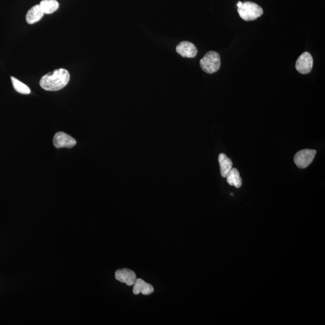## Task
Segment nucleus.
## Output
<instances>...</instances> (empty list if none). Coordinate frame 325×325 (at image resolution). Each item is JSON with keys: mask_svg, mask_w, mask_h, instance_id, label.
<instances>
[{"mask_svg": "<svg viewBox=\"0 0 325 325\" xmlns=\"http://www.w3.org/2000/svg\"><path fill=\"white\" fill-rule=\"evenodd\" d=\"M316 153L314 149H304L297 152L294 158L295 164L300 169L306 168L314 161Z\"/></svg>", "mask_w": 325, "mask_h": 325, "instance_id": "4", "label": "nucleus"}, {"mask_svg": "<svg viewBox=\"0 0 325 325\" xmlns=\"http://www.w3.org/2000/svg\"><path fill=\"white\" fill-rule=\"evenodd\" d=\"M11 81L12 84L14 87L15 90L18 93L24 95L31 94V91L28 86L20 81L14 77H11Z\"/></svg>", "mask_w": 325, "mask_h": 325, "instance_id": "14", "label": "nucleus"}, {"mask_svg": "<svg viewBox=\"0 0 325 325\" xmlns=\"http://www.w3.org/2000/svg\"><path fill=\"white\" fill-rule=\"evenodd\" d=\"M221 57L218 52L211 51L207 52L200 61V66L207 74H214L221 67Z\"/></svg>", "mask_w": 325, "mask_h": 325, "instance_id": "3", "label": "nucleus"}, {"mask_svg": "<svg viewBox=\"0 0 325 325\" xmlns=\"http://www.w3.org/2000/svg\"><path fill=\"white\" fill-rule=\"evenodd\" d=\"M115 277L117 281L126 284L129 286H133L137 279L135 272L129 269L117 270L115 273Z\"/></svg>", "mask_w": 325, "mask_h": 325, "instance_id": "7", "label": "nucleus"}, {"mask_svg": "<svg viewBox=\"0 0 325 325\" xmlns=\"http://www.w3.org/2000/svg\"><path fill=\"white\" fill-rule=\"evenodd\" d=\"M228 183L231 186L240 188L242 185V180L239 172L236 168H232L226 177Z\"/></svg>", "mask_w": 325, "mask_h": 325, "instance_id": "12", "label": "nucleus"}, {"mask_svg": "<svg viewBox=\"0 0 325 325\" xmlns=\"http://www.w3.org/2000/svg\"><path fill=\"white\" fill-rule=\"evenodd\" d=\"M176 51L182 57L187 58H194L197 53L196 47L188 41L180 42L176 47Z\"/></svg>", "mask_w": 325, "mask_h": 325, "instance_id": "8", "label": "nucleus"}, {"mask_svg": "<svg viewBox=\"0 0 325 325\" xmlns=\"http://www.w3.org/2000/svg\"><path fill=\"white\" fill-rule=\"evenodd\" d=\"M39 5L44 14L54 13L59 7V4L57 0H42Z\"/></svg>", "mask_w": 325, "mask_h": 325, "instance_id": "13", "label": "nucleus"}, {"mask_svg": "<svg viewBox=\"0 0 325 325\" xmlns=\"http://www.w3.org/2000/svg\"><path fill=\"white\" fill-rule=\"evenodd\" d=\"M219 162L221 167V174L222 177L226 178L227 175L232 169V162L231 160L227 156V155L221 153L219 156Z\"/></svg>", "mask_w": 325, "mask_h": 325, "instance_id": "11", "label": "nucleus"}, {"mask_svg": "<svg viewBox=\"0 0 325 325\" xmlns=\"http://www.w3.org/2000/svg\"><path fill=\"white\" fill-rule=\"evenodd\" d=\"M132 292L134 294L137 295L141 293L144 295H149L154 291V289L152 285L147 283L141 278L136 279L133 285Z\"/></svg>", "mask_w": 325, "mask_h": 325, "instance_id": "9", "label": "nucleus"}, {"mask_svg": "<svg viewBox=\"0 0 325 325\" xmlns=\"http://www.w3.org/2000/svg\"><path fill=\"white\" fill-rule=\"evenodd\" d=\"M70 74L66 69L54 70L45 75L40 81V86L47 91H60L66 86L70 81Z\"/></svg>", "mask_w": 325, "mask_h": 325, "instance_id": "1", "label": "nucleus"}, {"mask_svg": "<svg viewBox=\"0 0 325 325\" xmlns=\"http://www.w3.org/2000/svg\"><path fill=\"white\" fill-rule=\"evenodd\" d=\"M237 6L240 16L246 21H254L263 14V10L261 7L253 2L239 1Z\"/></svg>", "mask_w": 325, "mask_h": 325, "instance_id": "2", "label": "nucleus"}, {"mask_svg": "<svg viewBox=\"0 0 325 325\" xmlns=\"http://www.w3.org/2000/svg\"><path fill=\"white\" fill-rule=\"evenodd\" d=\"M76 141L73 137L63 132H57L53 138L54 146L57 148L66 147L71 148L76 145Z\"/></svg>", "mask_w": 325, "mask_h": 325, "instance_id": "6", "label": "nucleus"}, {"mask_svg": "<svg viewBox=\"0 0 325 325\" xmlns=\"http://www.w3.org/2000/svg\"><path fill=\"white\" fill-rule=\"evenodd\" d=\"M313 66V59L309 52L302 53L297 59L296 63V69L302 74H309Z\"/></svg>", "mask_w": 325, "mask_h": 325, "instance_id": "5", "label": "nucleus"}, {"mask_svg": "<svg viewBox=\"0 0 325 325\" xmlns=\"http://www.w3.org/2000/svg\"><path fill=\"white\" fill-rule=\"evenodd\" d=\"M44 15L39 4L35 5L26 15V21L29 24H33L42 19Z\"/></svg>", "mask_w": 325, "mask_h": 325, "instance_id": "10", "label": "nucleus"}]
</instances>
